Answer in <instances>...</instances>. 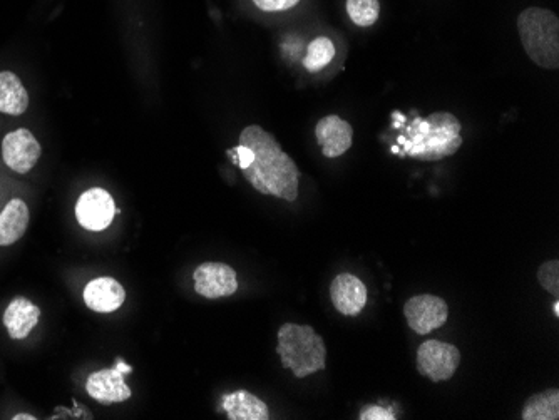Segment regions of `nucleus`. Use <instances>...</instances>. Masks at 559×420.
I'll list each match as a JSON object with an SVG mask.
<instances>
[{"mask_svg": "<svg viewBox=\"0 0 559 420\" xmlns=\"http://www.w3.org/2000/svg\"><path fill=\"white\" fill-rule=\"evenodd\" d=\"M42 148L36 136L26 128L7 134L2 141V159L9 170L17 175H27L41 159Z\"/></svg>", "mask_w": 559, "mask_h": 420, "instance_id": "nucleus-7", "label": "nucleus"}, {"mask_svg": "<svg viewBox=\"0 0 559 420\" xmlns=\"http://www.w3.org/2000/svg\"><path fill=\"white\" fill-rule=\"evenodd\" d=\"M29 108V93L21 77L12 71H0V113L21 116Z\"/></svg>", "mask_w": 559, "mask_h": 420, "instance_id": "nucleus-17", "label": "nucleus"}, {"mask_svg": "<svg viewBox=\"0 0 559 420\" xmlns=\"http://www.w3.org/2000/svg\"><path fill=\"white\" fill-rule=\"evenodd\" d=\"M461 121L451 113H434L412 121L404 136H399L402 154L422 161H441L456 154L462 146Z\"/></svg>", "mask_w": 559, "mask_h": 420, "instance_id": "nucleus-2", "label": "nucleus"}, {"mask_svg": "<svg viewBox=\"0 0 559 420\" xmlns=\"http://www.w3.org/2000/svg\"><path fill=\"white\" fill-rule=\"evenodd\" d=\"M193 280H195V292L208 300L231 297L238 290L236 272L226 263H201L193 273Z\"/></svg>", "mask_w": 559, "mask_h": 420, "instance_id": "nucleus-9", "label": "nucleus"}, {"mask_svg": "<svg viewBox=\"0 0 559 420\" xmlns=\"http://www.w3.org/2000/svg\"><path fill=\"white\" fill-rule=\"evenodd\" d=\"M277 339V354L282 359V367L292 370L293 377L305 379L327 367L324 339L310 325L283 323Z\"/></svg>", "mask_w": 559, "mask_h": 420, "instance_id": "nucleus-3", "label": "nucleus"}, {"mask_svg": "<svg viewBox=\"0 0 559 420\" xmlns=\"http://www.w3.org/2000/svg\"><path fill=\"white\" fill-rule=\"evenodd\" d=\"M523 420H558L559 390L548 389L529 397L521 412Z\"/></svg>", "mask_w": 559, "mask_h": 420, "instance_id": "nucleus-18", "label": "nucleus"}, {"mask_svg": "<svg viewBox=\"0 0 559 420\" xmlns=\"http://www.w3.org/2000/svg\"><path fill=\"white\" fill-rule=\"evenodd\" d=\"M538 282L549 295H553V297L556 298L559 297L558 260H549V262L543 263V265L538 268Z\"/></svg>", "mask_w": 559, "mask_h": 420, "instance_id": "nucleus-21", "label": "nucleus"}, {"mask_svg": "<svg viewBox=\"0 0 559 420\" xmlns=\"http://www.w3.org/2000/svg\"><path fill=\"white\" fill-rule=\"evenodd\" d=\"M518 31L524 51L536 66L559 67V19L554 12L529 7L518 17Z\"/></svg>", "mask_w": 559, "mask_h": 420, "instance_id": "nucleus-4", "label": "nucleus"}, {"mask_svg": "<svg viewBox=\"0 0 559 420\" xmlns=\"http://www.w3.org/2000/svg\"><path fill=\"white\" fill-rule=\"evenodd\" d=\"M116 369L121 370L123 374H129V372H133V369H131L129 365L124 364L123 360H118V364H116Z\"/></svg>", "mask_w": 559, "mask_h": 420, "instance_id": "nucleus-24", "label": "nucleus"}, {"mask_svg": "<svg viewBox=\"0 0 559 420\" xmlns=\"http://www.w3.org/2000/svg\"><path fill=\"white\" fill-rule=\"evenodd\" d=\"M118 213L113 196L103 188L84 191L76 203L77 223L88 231L108 230Z\"/></svg>", "mask_w": 559, "mask_h": 420, "instance_id": "nucleus-6", "label": "nucleus"}, {"mask_svg": "<svg viewBox=\"0 0 559 420\" xmlns=\"http://www.w3.org/2000/svg\"><path fill=\"white\" fill-rule=\"evenodd\" d=\"M335 310L345 317H357L367 303V287L352 273H340L330 285Z\"/></svg>", "mask_w": 559, "mask_h": 420, "instance_id": "nucleus-12", "label": "nucleus"}, {"mask_svg": "<svg viewBox=\"0 0 559 420\" xmlns=\"http://www.w3.org/2000/svg\"><path fill=\"white\" fill-rule=\"evenodd\" d=\"M407 323L419 335H429L432 330L441 328L449 318V307L441 297L424 293L407 300L404 305Z\"/></svg>", "mask_w": 559, "mask_h": 420, "instance_id": "nucleus-8", "label": "nucleus"}, {"mask_svg": "<svg viewBox=\"0 0 559 420\" xmlns=\"http://www.w3.org/2000/svg\"><path fill=\"white\" fill-rule=\"evenodd\" d=\"M417 370L431 382H446L452 379L461 364V352L456 345L441 340H426L417 350Z\"/></svg>", "mask_w": 559, "mask_h": 420, "instance_id": "nucleus-5", "label": "nucleus"}, {"mask_svg": "<svg viewBox=\"0 0 559 420\" xmlns=\"http://www.w3.org/2000/svg\"><path fill=\"white\" fill-rule=\"evenodd\" d=\"M360 420H395L392 410L384 409L380 405H369L360 412Z\"/></svg>", "mask_w": 559, "mask_h": 420, "instance_id": "nucleus-23", "label": "nucleus"}, {"mask_svg": "<svg viewBox=\"0 0 559 420\" xmlns=\"http://www.w3.org/2000/svg\"><path fill=\"white\" fill-rule=\"evenodd\" d=\"M12 419H14V420H19V419L34 420V419H36V417H34V415H29V414H19V415H14V417H12Z\"/></svg>", "mask_w": 559, "mask_h": 420, "instance_id": "nucleus-25", "label": "nucleus"}, {"mask_svg": "<svg viewBox=\"0 0 559 420\" xmlns=\"http://www.w3.org/2000/svg\"><path fill=\"white\" fill-rule=\"evenodd\" d=\"M334 57V42L330 41L329 37H317L308 46L307 56L303 57V67L308 72L322 71L334 61Z\"/></svg>", "mask_w": 559, "mask_h": 420, "instance_id": "nucleus-19", "label": "nucleus"}, {"mask_svg": "<svg viewBox=\"0 0 559 420\" xmlns=\"http://www.w3.org/2000/svg\"><path fill=\"white\" fill-rule=\"evenodd\" d=\"M554 313L559 315V302L554 303Z\"/></svg>", "mask_w": 559, "mask_h": 420, "instance_id": "nucleus-26", "label": "nucleus"}, {"mask_svg": "<svg viewBox=\"0 0 559 420\" xmlns=\"http://www.w3.org/2000/svg\"><path fill=\"white\" fill-rule=\"evenodd\" d=\"M300 0H253V4L263 12H283L293 9Z\"/></svg>", "mask_w": 559, "mask_h": 420, "instance_id": "nucleus-22", "label": "nucleus"}, {"mask_svg": "<svg viewBox=\"0 0 559 420\" xmlns=\"http://www.w3.org/2000/svg\"><path fill=\"white\" fill-rule=\"evenodd\" d=\"M315 138L325 158H339L352 148L354 129L339 116H325L315 126Z\"/></svg>", "mask_w": 559, "mask_h": 420, "instance_id": "nucleus-11", "label": "nucleus"}, {"mask_svg": "<svg viewBox=\"0 0 559 420\" xmlns=\"http://www.w3.org/2000/svg\"><path fill=\"white\" fill-rule=\"evenodd\" d=\"M39 318L41 308L37 307L36 303L24 297H17L6 308L4 325L12 340H22L31 335L39 323Z\"/></svg>", "mask_w": 559, "mask_h": 420, "instance_id": "nucleus-14", "label": "nucleus"}, {"mask_svg": "<svg viewBox=\"0 0 559 420\" xmlns=\"http://www.w3.org/2000/svg\"><path fill=\"white\" fill-rule=\"evenodd\" d=\"M347 12L355 26H374L380 14L379 0H347Z\"/></svg>", "mask_w": 559, "mask_h": 420, "instance_id": "nucleus-20", "label": "nucleus"}, {"mask_svg": "<svg viewBox=\"0 0 559 420\" xmlns=\"http://www.w3.org/2000/svg\"><path fill=\"white\" fill-rule=\"evenodd\" d=\"M240 144L252 151L250 164L242 171L253 190L295 203L300 173L295 161L283 151L275 136L262 126L252 124L243 129Z\"/></svg>", "mask_w": 559, "mask_h": 420, "instance_id": "nucleus-1", "label": "nucleus"}, {"mask_svg": "<svg viewBox=\"0 0 559 420\" xmlns=\"http://www.w3.org/2000/svg\"><path fill=\"white\" fill-rule=\"evenodd\" d=\"M223 409L230 420H268V405L248 390H236L223 397Z\"/></svg>", "mask_w": 559, "mask_h": 420, "instance_id": "nucleus-16", "label": "nucleus"}, {"mask_svg": "<svg viewBox=\"0 0 559 420\" xmlns=\"http://www.w3.org/2000/svg\"><path fill=\"white\" fill-rule=\"evenodd\" d=\"M84 303L89 310L98 313H113L126 302L123 285L111 277L94 278L84 288Z\"/></svg>", "mask_w": 559, "mask_h": 420, "instance_id": "nucleus-13", "label": "nucleus"}, {"mask_svg": "<svg viewBox=\"0 0 559 420\" xmlns=\"http://www.w3.org/2000/svg\"><path fill=\"white\" fill-rule=\"evenodd\" d=\"M31 211L22 198H12L0 211V246H11L26 235Z\"/></svg>", "mask_w": 559, "mask_h": 420, "instance_id": "nucleus-15", "label": "nucleus"}, {"mask_svg": "<svg viewBox=\"0 0 559 420\" xmlns=\"http://www.w3.org/2000/svg\"><path fill=\"white\" fill-rule=\"evenodd\" d=\"M86 392L91 399L104 405L121 404V402L131 399V395H133L124 380L123 372L116 367L98 370L89 375Z\"/></svg>", "mask_w": 559, "mask_h": 420, "instance_id": "nucleus-10", "label": "nucleus"}]
</instances>
